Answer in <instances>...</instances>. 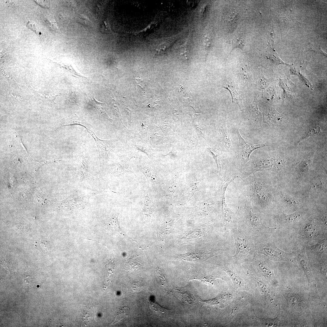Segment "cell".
Segmentation results:
<instances>
[{
    "label": "cell",
    "instance_id": "obj_1",
    "mask_svg": "<svg viewBox=\"0 0 327 327\" xmlns=\"http://www.w3.org/2000/svg\"><path fill=\"white\" fill-rule=\"evenodd\" d=\"M242 221L239 226L246 236L251 238L262 236L272 232L276 228L266 226L258 214L253 213L249 203L246 200L242 216Z\"/></svg>",
    "mask_w": 327,
    "mask_h": 327
},
{
    "label": "cell",
    "instance_id": "obj_2",
    "mask_svg": "<svg viewBox=\"0 0 327 327\" xmlns=\"http://www.w3.org/2000/svg\"><path fill=\"white\" fill-rule=\"evenodd\" d=\"M255 247L256 252L275 260L292 262L296 256L294 252L287 253L281 250L271 240L261 242L255 246Z\"/></svg>",
    "mask_w": 327,
    "mask_h": 327
},
{
    "label": "cell",
    "instance_id": "obj_3",
    "mask_svg": "<svg viewBox=\"0 0 327 327\" xmlns=\"http://www.w3.org/2000/svg\"><path fill=\"white\" fill-rule=\"evenodd\" d=\"M244 170L245 174H250L259 171L269 170L278 172L281 165L279 159L272 157H260L249 160Z\"/></svg>",
    "mask_w": 327,
    "mask_h": 327
},
{
    "label": "cell",
    "instance_id": "obj_4",
    "mask_svg": "<svg viewBox=\"0 0 327 327\" xmlns=\"http://www.w3.org/2000/svg\"><path fill=\"white\" fill-rule=\"evenodd\" d=\"M235 245L236 252L233 257L236 259L253 256L256 253L251 237L247 236H235Z\"/></svg>",
    "mask_w": 327,
    "mask_h": 327
},
{
    "label": "cell",
    "instance_id": "obj_5",
    "mask_svg": "<svg viewBox=\"0 0 327 327\" xmlns=\"http://www.w3.org/2000/svg\"><path fill=\"white\" fill-rule=\"evenodd\" d=\"M223 251L217 249H202L189 252L178 255V258L188 262H198L205 261L209 258L220 255Z\"/></svg>",
    "mask_w": 327,
    "mask_h": 327
},
{
    "label": "cell",
    "instance_id": "obj_6",
    "mask_svg": "<svg viewBox=\"0 0 327 327\" xmlns=\"http://www.w3.org/2000/svg\"><path fill=\"white\" fill-rule=\"evenodd\" d=\"M237 134L239 139L238 157L243 164H246L249 160V156L255 150L267 146L265 144H255L246 140L241 135L239 128L237 130Z\"/></svg>",
    "mask_w": 327,
    "mask_h": 327
},
{
    "label": "cell",
    "instance_id": "obj_7",
    "mask_svg": "<svg viewBox=\"0 0 327 327\" xmlns=\"http://www.w3.org/2000/svg\"><path fill=\"white\" fill-rule=\"evenodd\" d=\"M244 111L245 119L249 121L253 125L256 127L261 125L262 115L259 110L256 99H255L251 104L244 109L243 111Z\"/></svg>",
    "mask_w": 327,
    "mask_h": 327
},
{
    "label": "cell",
    "instance_id": "obj_8",
    "mask_svg": "<svg viewBox=\"0 0 327 327\" xmlns=\"http://www.w3.org/2000/svg\"><path fill=\"white\" fill-rule=\"evenodd\" d=\"M319 233L318 228L312 218L306 221L300 230L302 238L307 240L316 239L319 237Z\"/></svg>",
    "mask_w": 327,
    "mask_h": 327
},
{
    "label": "cell",
    "instance_id": "obj_9",
    "mask_svg": "<svg viewBox=\"0 0 327 327\" xmlns=\"http://www.w3.org/2000/svg\"><path fill=\"white\" fill-rule=\"evenodd\" d=\"M295 251L294 252L296 255L305 273L308 280L309 283L312 285L314 284L315 282L313 278L309 263L307 260L305 251L301 246L297 245L296 247Z\"/></svg>",
    "mask_w": 327,
    "mask_h": 327
},
{
    "label": "cell",
    "instance_id": "obj_10",
    "mask_svg": "<svg viewBox=\"0 0 327 327\" xmlns=\"http://www.w3.org/2000/svg\"><path fill=\"white\" fill-rule=\"evenodd\" d=\"M302 216L299 212L289 214L281 212L276 216V218L280 224L290 226L294 225L300 220Z\"/></svg>",
    "mask_w": 327,
    "mask_h": 327
},
{
    "label": "cell",
    "instance_id": "obj_11",
    "mask_svg": "<svg viewBox=\"0 0 327 327\" xmlns=\"http://www.w3.org/2000/svg\"><path fill=\"white\" fill-rule=\"evenodd\" d=\"M87 131L93 137L97 147L100 157L101 159H105L111 148V145L108 141L100 140L91 130L86 128Z\"/></svg>",
    "mask_w": 327,
    "mask_h": 327
},
{
    "label": "cell",
    "instance_id": "obj_12",
    "mask_svg": "<svg viewBox=\"0 0 327 327\" xmlns=\"http://www.w3.org/2000/svg\"><path fill=\"white\" fill-rule=\"evenodd\" d=\"M280 119L279 114L272 107L268 108L263 112V121L270 126L276 125Z\"/></svg>",
    "mask_w": 327,
    "mask_h": 327
},
{
    "label": "cell",
    "instance_id": "obj_13",
    "mask_svg": "<svg viewBox=\"0 0 327 327\" xmlns=\"http://www.w3.org/2000/svg\"><path fill=\"white\" fill-rule=\"evenodd\" d=\"M118 216L117 214H113L107 219L106 223L107 228L114 233H118L121 235L129 238L132 240L134 241L126 235L121 229L120 227L119 222L118 220Z\"/></svg>",
    "mask_w": 327,
    "mask_h": 327
},
{
    "label": "cell",
    "instance_id": "obj_14",
    "mask_svg": "<svg viewBox=\"0 0 327 327\" xmlns=\"http://www.w3.org/2000/svg\"><path fill=\"white\" fill-rule=\"evenodd\" d=\"M253 184L254 193L256 198L262 204H267L269 202V198L263 186L258 182H254Z\"/></svg>",
    "mask_w": 327,
    "mask_h": 327
},
{
    "label": "cell",
    "instance_id": "obj_15",
    "mask_svg": "<svg viewBox=\"0 0 327 327\" xmlns=\"http://www.w3.org/2000/svg\"><path fill=\"white\" fill-rule=\"evenodd\" d=\"M221 139L222 144L229 150L231 149V137L225 121L223 122L220 128Z\"/></svg>",
    "mask_w": 327,
    "mask_h": 327
},
{
    "label": "cell",
    "instance_id": "obj_16",
    "mask_svg": "<svg viewBox=\"0 0 327 327\" xmlns=\"http://www.w3.org/2000/svg\"><path fill=\"white\" fill-rule=\"evenodd\" d=\"M224 88L228 90L230 93L233 102L238 105L241 110L243 111L245 108L242 98L237 92L235 88L230 85Z\"/></svg>",
    "mask_w": 327,
    "mask_h": 327
},
{
    "label": "cell",
    "instance_id": "obj_17",
    "mask_svg": "<svg viewBox=\"0 0 327 327\" xmlns=\"http://www.w3.org/2000/svg\"><path fill=\"white\" fill-rule=\"evenodd\" d=\"M153 211L152 199L149 194H147L144 197L142 205L143 213L147 217L150 216Z\"/></svg>",
    "mask_w": 327,
    "mask_h": 327
},
{
    "label": "cell",
    "instance_id": "obj_18",
    "mask_svg": "<svg viewBox=\"0 0 327 327\" xmlns=\"http://www.w3.org/2000/svg\"><path fill=\"white\" fill-rule=\"evenodd\" d=\"M279 196L281 200L289 206L297 207L300 205V202L296 198L282 191H279Z\"/></svg>",
    "mask_w": 327,
    "mask_h": 327
},
{
    "label": "cell",
    "instance_id": "obj_19",
    "mask_svg": "<svg viewBox=\"0 0 327 327\" xmlns=\"http://www.w3.org/2000/svg\"><path fill=\"white\" fill-rule=\"evenodd\" d=\"M141 266L140 259L137 256H134L127 260L125 264V268L127 270L132 271L137 270Z\"/></svg>",
    "mask_w": 327,
    "mask_h": 327
},
{
    "label": "cell",
    "instance_id": "obj_20",
    "mask_svg": "<svg viewBox=\"0 0 327 327\" xmlns=\"http://www.w3.org/2000/svg\"><path fill=\"white\" fill-rule=\"evenodd\" d=\"M261 272L268 279L276 281L272 270L266 263H261L258 265Z\"/></svg>",
    "mask_w": 327,
    "mask_h": 327
},
{
    "label": "cell",
    "instance_id": "obj_21",
    "mask_svg": "<svg viewBox=\"0 0 327 327\" xmlns=\"http://www.w3.org/2000/svg\"><path fill=\"white\" fill-rule=\"evenodd\" d=\"M311 161L312 158H306L301 163L298 170L299 175L300 177L306 176L309 173Z\"/></svg>",
    "mask_w": 327,
    "mask_h": 327
},
{
    "label": "cell",
    "instance_id": "obj_22",
    "mask_svg": "<svg viewBox=\"0 0 327 327\" xmlns=\"http://www.w3.org/2000/svg\"><path fill=\"white\" fill-rule=\"evenodd\" d=\"M225 271L230 278L235 287L238 289L242 284L241 278L235 272L229 269H225Z\"/></svg>",
    "mask_w": 327,
    "mask_h": 327
},
{
    "label": "cell",
    "instance_id": "obj_23",
    "mask_svg": "<svg viewBox=\"0 0 327 327\" xmlns=\"http://www.w3.org/2000/svg\"><path fill=\"white\" fill-rule=\"evenodd\" d=\"M107 277L109 278L110 276L113 274L115 269L116 264L113 258L112 254L110 252V257L109 260L105 264Z\"/></svg>",
    "mask_w": 327,
    "mask_h": 327
},
{
    "label": "cell",
    "instance_id": "obj_24",
    "mask_svg": "<svg viewBox=\"0 0 327 327\" xmlns=\"http://www.w3.org/2000/svg\"><path fill=\"white\" fill-rule=\"evenodd\" d=\"M208 149L213 156L218 168L221 170L223 163L221 153L218 150L214 148H209Z\"/></svg>",
    "mask_w": 327,
    "mask_h": 327
},
{
    "label": "cell",
    "instance_id": "obj_25",
    "mask_svg": "<svg viewBox=\"0 0 327 327\" xmlns=\"http://www.w3.org/2000/svg\"><path fill=\"white\" fill-rule=\"evenodd\" d=\"M156 276L157 279L160 284L164 286H167V283L164 274L159 265H158L156 270Z\"/></svg>",
    "mask_w": 327,
    "mask_h": 327
},
{
    "label": "cell",
    "instance_id": "obj_26",
    "mask_svg": "<svg viewBox=\"0 0 327 327\" xmlns=\"http://www.w3.org/2000/svg\"><path fill=\"white\" fill-rule=\"evenodd\" d=\"M204 232V229L202 228L196 229L185 237V239H192L200 237L203 235Z\"/></svg>",
    "mask_w": 327,
    "mask_h": 327
},
{
    "label": "cell",
    "instance_id": "obj_27",
    "mask_svg": "<svg viewBox=\"0 0 327 327\" xmlns=\"http://www.w3.org/2000/svg\"><path fill=\"white\" fill-rule=\"evenodd\" d=\"M142 170L148 182L150 183L152 182L154 180V178L150 168L147 166L144 165H142Z\"/></svg>",
    "mask_w": 327,
    "mask_h": 327
},
{
    "label": "cell",
    "instance_id": "obj_28",
    "mask_svg": "<svg viewBox=\"0 0 327 327\" xmlns=\"http://www.w3.org/2000/svg\"><path fill=\"white\" fill-rule=\"evenodd\" d=\"M320 131V127L318 126H315L309 129L306 133L305 136L300 140V141L305 139L310 136L318 134Z\"/></svg>",
    "mask_w": 327,
    "mask_h": 327
},
{
    "label": "cell",
    "instance_id": "obj_29",
    "mask_svg": "<svg viewBox=\"0 0 327 327\" xmlns=\"http://www.w3.org/2000/svg\"><path fill=\"white\" fill-rule=\"evenodd\" d=\"M243 42V38L241 36H239L235 38L232 40L233 49L239 48L242 49L244 46Z\"/></svg>",
    "mask_w": 327,
    "mask_h": 327
},
{
    "label": "cell",
    "instance_id": "obj_30",
    "mask_svg": "<svg viewBox=\"0 0 327 327\" xmlns=\"http://www.w3.org/2000/svg\"><path fill=\"white\" fill-rule=\"evenodd\" d=\"M188 46L187 42L180 46L178 50V54L183 59H187L188 53Z\"/></svg>",
    "mask_w": 327,
    "mask_h": 327
},
{
    "label": "cell",
    "instance_id": "obj_31",
    "mask_svg": "<svg viewBox=\"0 0 327 327\" xmlns=\"http://www.w3.org/2000/svg\"><path fill=\"white\" fill-rule=\"evenodd\" d=\"M77 20L78 23L85 26H89L91 24L89 19L84 15H79L77 18Z\"/></svg>",
    "mask_w": 327,
    "mask_h": 327
},
{
    "label": "cell",
    "instance_id": "obj_32",
    "mask_svg": "<svg viewBox=\"0 0 327 327\" xmlns=\"http://www.w3.org/2000/svg\"><path fill=\"white\" fill-rule=\"evenodd\" d=\"M130 309L127 306H124L120 309L118 312L119 315L118 318L120 319H123L128 316L130 313Z\"/></svg>",
    "mask_w": 327,
    "mask_h": 327
},
{
    "label": "cell",
    "instance_id": "obj_33",
    "mask_svg": "<svg viewBox=\"0 0 327 327\" xmlns=\"http://www.w3.org/2000/svg\"><path fill=\"white\" fill-rule=\"evenodd\" d=\"M260 319L265 325L268 326H275L277 324L278 322L277 318L274 319L266 318Z\"/></svg>",
    "mask_w": 327,
    "mask_h": 327
},
{
    "label": "cell",
    "instance_id": "obj_34",
    "mask_svg": "<svg viewBox=\"0 0 327 327\" xmlns=\"http://www.w3.org/2000/svg\"><path fill=\"white\" fill-rule=\"evenodd\" d=\"M318 177L316 178V179L314 181V185L315 186V187H317L318 190L319 189V190H321V189H323L324 188L325 189V187L324 186L325 185V183H324L323 182L324 181L323 180H321V177Z\"/></svg>",
    "mask_w": 327,
    "mask_h": 327
},
{
    "label": "cell",
    "instance_id": "obj_35",
    "mask_svg": "<svg viewBox=\"0 0 327 327\" xmlns=\"http://www.w3.org/2000/svg\"><path fill=\"white\" fill-rule=\"evenodd\" d=\"M210 39L208 34H205L202 38V41L203 47L207 49L210 47Z\"/></svg>",
    "mask_w": 327,
    "mask_h": 327
},
{
    "label": "cell",
    "instance_id": "obj_36",
    "mask_svg": "<svg viewBox=\"0 0 327 327\" xmlns=\"http://www.w3.org/2000/svg\"><path fill=\"white\" fill-rule=\"evenodd\" d=\"M143 285V283L142 282L137 281L133 283L132 288L135 291H139L142 289Z\"/></svg>",
    "mask_w": 327,
    "mask_h": 327
},
{
    "label": "cell",
    "instance_id": "obj_37",
    "mask_svg": "<svg viewBox=\"0 0 327 327\" xmlns=\"http://www.w3.org/2000/svg\"><path fill=\"white\" fill-rule=\"evenodd\" d=\"M35 1L38 4L43 7L47 8L48 6V3L47 1L35 0Z\"/></svg>",
    "mask_w": 327,
    "mask_h": 327
}]
</instances>
